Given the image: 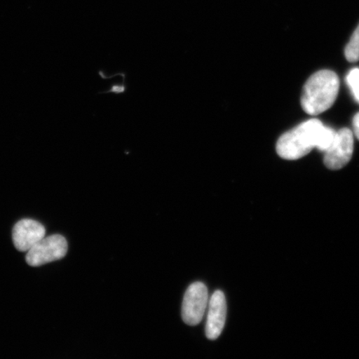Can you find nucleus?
Listing matches in <instances>:
<instances>
[{"label":"nucleus","instance_id":"nucleus-1","mask_svg":"<svg viewBox=\"0 0 359 359\" xmlns=\"http://www.w3.org/2000/svg\"><path fill=\"white\" fill-rule=\"evenodd\" d=\"M336 133L320 120L311 119L287 132L276 144L278 155L286 160H298L313 148L326 151L333 143Z\"/></svg>","mask_w":359,"mask_h":359},{"label":"nucleus","instance_id":"nucleus-2","mask_svg":"<svg viewBox=\"0 0 359 359\" xmlns=\"http://www.w3.org/2000/svg\"><path fill=\"white\" fill-rule=\"evenodd\" d=\"M339 79L334 72L321 70L304 84L302 105L306 114L318 115L330 109L338 97Z\"/></svg>","mask_w":359,"mask_h":359},{"label":"nucleus","instance_id":"nucleus-3","mask_svg":"<svg viewBox=\"0 0 359 359\" xmlns=\"http://www.w3.org/2000/svg\"><path fill=\"white\" fill-rule=\"evenodd\" d=\"M67 252V242L64 236L44 237L27 252L26 262L30 266H41L65 257Z\"/></svg>","mask_w":359,"mask_h":359},{"label":"nucleus","instance_id":"nucleus-4","mask_svg":"<svg viewBox=\"0 0 359 359\" xmlns=\"http://www.w3.org/2000/svg\"><path fill=\"white\" fill-rule=\"evenodd\" d=\"M209 304L208 290L201 282L193 283L184 295L182 316L187 325L196 326L203 320Z\"/></svg>","mask_w":359,"mask_h":359},{"label":"nucleus","instance_id":"nucleus-5","mask_svg":"<svg viewBox=\"0 0 359 359\" xmlns=\"http://www.w3.org/2000/svg\"><path fill=\"white\" fill-rule=\"evenodd\" d=\"M353 154V133L348 128L336 133L334 142L325 151V165L330 170H339L346 165Z\"/></svg>","mask_w":359,"mask_h":359},{"label":"nucleus","instance_id":"nucleus-6","mask_svg":"<svg viewBox=\"0 0 359 359\" xmlns=\"http://www.w3.org/2000/svg\"><path fill=\"white\" fill-rule=\"evenodd\" d=\"M46 230L42 224L31 219H21L13 229V242L21 252H28L40 241L43 239Z\"/></svg>","mask_w":359,"mask_h":359},{"label":"nucleus","instance_id":"nucleus-7","mask_svg":"<svg viewBox=\"0 0 359 359\" xmlns=\"http://www.w3.org/2000/svg\"><path fill=\"white\" fill-rule=\"evenodd\" d=\"M226 300L223 292L215 291L208 304V320L205 325V335L208 339H217L222 334L226 323Z\"/></svg>","mask_w":359,"mask_h":359},{"label":"nucleus","instance_id":"nucleus-8","mask_svg":"<svg viewBox=\"0 0 359 359\" xmlns=\"http://www.w3.org/2000/svg\"><path fill=\"white\" fill-rule=\"evenodd\" d=\"M345 57L350 62H355L359 60V25L345 48Z\"/></svg>","mask_w":359,"mask_h":359},{"label":"nucleus","instance_id":"nucleus-9","mask_svg":"<svg viewBox=\"0 0 359 359\" xmlns=\"http://www.w3.org/2000/svg\"><path fill=\"white\" fill-rule=\"evenodd\" d=\"M346 81L348 87L352 90L354 97L359 102V69H353L350 71Z\"/></svg>","mask_w":359,"mask_h":359},{"label":"nucleus","instance_id":"nucleus-10","mask_svg":"<svg viewBox=\"0 0 359 359\" xmlns=\"http://www.w3.org/2000/svg\"><path fill=\"white\" fill-rule=\"evenodd\" d=\"M353 126L354 134H355V136L359 140V112L355 116H354L353 120Z\"/></svg>","mask_w":359,"mask_h":359}]
</instances>
